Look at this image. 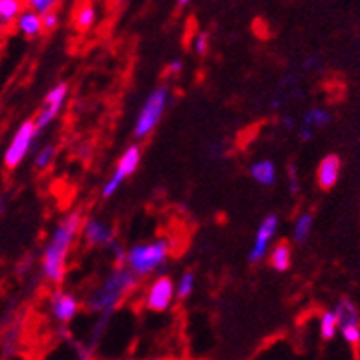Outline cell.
<instances>
[{"mask_svg":"<svg viewBox=\"0 0 360 360\" xmlns=\"http://www.w3.org/2000/svg\"><path fill=\"white\" fill-rule=\"evenodd\" d=\"M83 223H85V217L81 214V210H72L65 217H61V221L53 228L52 236L43 250V257H41V272L48 283L59 285L65 280L68 256L77 236L81 233Z\"/></svg>","mask_w":360,"mask_h":360,"instance_id":"1","label":"cell"},{"mask_svg":"<svg viewBox=\"0 0 360 360\" xmlns=\"http://www.w3.org/2000/svg\"><path fill=\"white\" fill-rule=\"evenodd\" d=\"M138 280L140 278L127 265L114 266L112 272L86 296V309L94 314H114L136 290Z\"/></svg>","mask_w":360,"mask_h":360,"instance_id":"2","label":"cell"},{"mask_svg":"<svg viewBox=\"0 0 360 360\" xmlns=\"http://www.w3.org/2000/svg\"><path fill=\"white\" fill-rule=\"evenodd\" d=\"M167 257H169V243L166 239H157V241L142 243V245H134L133 248H129L125 265L133 270L138 278H146L166 265Z\"/></svg>","mask_w":360,"mask_h":360,"instance_id":"3","label":"cell"},{"mask_svg":"<svg viewBox=\"0 0 360 360\" xmlns=\"http://www.w3.org/2000/svg\"><path fill=\"white\" fill-rule=\"evenodd\" d=\"M169 96L171 92L167 86H158L147 96L142 109L138 112L136 124H134V136L147 138L158 127L160 120L164 118L167 105H169Z\"/></svg>","mask_w":360,"mask_h":360,"instance_id":"4","label":"cell"},{"mask_svg":"<svg viewBox=\"0 0 360 360\" xmlns=\"http://www.w3.org/2000/svg\"><path fill=\"white\" fill-rule=\"evenodd\" d=\"M39 136V129L35 125V120H26L17 127V131L11 136L10 143L6 147L4 153V166L8 169H15L24 162V158L28 157L32 147H34L35 140Z\"/></svg>","mask_w":360,"mask_h":360,"instance_id":"5","label":"cell"},{"mask_svg":"<svg viewBox=\"0 0 360 360\" xmlns=\"http://www.w3.org/2000/svg\"><path fill=\"white\" fill-rule=\"evenodd\" d=\"M176 298V285L169 276H158L147 287L143 305L151 313H166Z\"/></svg>","mask_w":360,"mask_h":360,"instance_id":"6","label":"cell"},{"mask_svg":"<svg viewBox=\"0 0 360 360\" xmlns=\"http://www.w3.org/2000/svg\"><path fill=\"white\" fill-rule=\"evenodd\" d=\"M68 98V83L61 81L53 85L52 89L48 90V94L44 96L43 103L39 107L37 114H35V125H37L39 133H43L44 129H48L50 125L56 122V118L61 114L63 107H65V101Z\"/></svg>","mask_w":360,"mask_h":360,"instance_id":"7","label":"cell"},{"mask_svg":"<svg viewBox=\"0 0 360 360\" xmlns=\"http://www.w3.org/2000/svg\"><path fill=\"white\" fill-rule=\"evenodd\" d=\"M140 160H142V149H140V146H129L124 151V155L120 157L112 176L105 182L103 190H101V197H105V199L112 197L120 190V186L124 184V180L129 179L138 169Z\"/></svg>","mask_w":360,"mask_h":360,"instance_id":"8","label":"cell"},{"mask_svg":"<svg viewBox=\"0 0 360 360\" xmlns=\"http://www.w3.org/2000/svg\"><path fill=\"white\" fill-rule=\"evenodd\" d=\"M48 309H50V314H52V318L59 326H68L79 314L81 304L74 294L57 287V289L50 292Z\"/></svg>","mask_w":360,"mask_h":360,"instance_id":"9","label":"cell"},{"mask_svg":"<svg viewBox=\"0 0 360 360\" xmlns=\"http://www.w3.org/2000/svg\"><path fill=\"white\" fill-rule=\"evenodd\" d=\"M278 226H280V219L274 214L266 215L261 221L256 237H254V243H252L250 252H248V263L256 265V263H259V261H263L269 256L270 243L274 241L276 233H278Z\"/></svg>","mask_w":360,"mask_h":360,"instance_id":"10","label":"cell"},{"mask_svg":"<svg viewBox=\"0 0 360 360\" xmlns=\"http://www.w3.org/2000/svg\"><path fill=\"white\" fill-rule=\"evenodd\" d=\"M81 236L90 247H107L116 239L114 230L109 223H105L98 217H86L83 228H81Z\"/></svg>","mask_w":360,"mask_h":360,"instance_id":"11","label":"cell"},{"mask_svg":"<svg viewBox=\"0 0 360 360\" xmlns=\"http://www.w3.org/2000/svg\"><path fill=\"white\" fill-rule=\"evenodd\" d=\"M331 112L322 107H313V109L305 110L304 118H302V125H300V138L304 142H309L314 136L318 129L326 127L331 124Z\"/></svg>","mask_w":360,"mask_h":360,"instance_id":"12","label":"cell"},{"mask_svg":"<svg viewBox=\"0 0 360 360\" xmlns=\"http://www.w3.org/2000/svg\"><path fill=\"white\" fill-rule=\"evenodd\" d=\"M342 162L337 155H327L320 160L316 169V182L322 190H331L335 188L340 179Z\"/></svg>","mask_w":360,"mask_h":360,"instance_id":"13","label":"cell"},{"mask_svg":"<svg viewBox=\"0 0 360 360\" xmlns=\"http://www.w3.org/2000/svg\"><path fill=\"white\" fill-rule=\"evenodd\" d=\"M15 30L19 32L20 35L28 39H37L44 34L43 26V15L37 13L34 10H28L24 8L22 13L19 15V19L15 22Z\"/></svg>","mask_w":360,"mask_h":360,"instance_id":"14","label":"cell"},{"mask_svg":"<svg viewBox=\"0 0 360 360\" xmlns=\"http://www.w3.org/2000/svg\"><path fill=\"white\" fill-rule=\"evenodd\" d=\"M24 0H0V35L10 34L22 13Z\"/></svg>","mask_w":360,"mask_h":360,"instance_id":"15","label":"cell"},{"mask_svg":"<svg viewBox=\"0 0 360 360\" xmlns=\"http://www.w3.org/2000/svg\"><path fill=\"white\" fill-rule=\"evenodd\" d=\"M250 176L252 180H256L257 184L263 188H270L276 184L278 180V169L272 160H257L250 166Z\"/></svg>","mask_w":360,"mask_h":360,"instance_id":"16","label":"cell"},{"mask_svg":"<svg viewBox=\"0 0 360 360\" xmlns=\"http://www.w3.org/2000/svg\"><path fill=\"white\" fill-rule=\"evenodd\" d=\"M270 266L276 270V272H285L289 270L290 261H292V248L287 241L276 243L274 248L270 250Z\"/></svg>","mask_w":360,"mask_h":360,"instance_id":"17","label":"cell"},{"mask_svg":"<svg viewBox=\"0 0 360 360\" xmlns=\"http://www.w3.org/2000/svg\"><path fill=\"white\" fill-rule=\"evenodd\" d=\"M335 313H337L338 323H340V329H342V327L356 326V323H360L359 309H356V305L353 304L349 298L338 300V304L335 305Z\"/></svg>","mask_w":360,"mask_h":360,"instance_id":"18","label":"cell"},{"mask_svg":"<svg viewBox=\"0 0 360 360\" xmlns=\"http://www.w3.org/2000/svg\"><path fill=\"white\" fill-rule=\"evenodd\" d=\"M318 331H320V337L323 340H333L340 333V323H338L337 313L335 309H329V311H323L320 314V320H318Z\"/></svg>","mask_w":360,"mask_h":360,"instance_id":"19","label":"cell"},{"mask_svg":"<svg viewBox=\"0 0 360 360\" xmlns=\"http://www.w3.org/2000/svg\"><path fill=\"white\" fill-rule=\"evenodd\" d=\"M96 20H98V11H96V6L90 2L81 4L74 15V24L79 32H89L94 28Z\"/></svg>","mask_w":360,"mask_h":360,"instance_id":"20","label":"cell"},{"mask_svg":"<svg viewBox=\"0 0 360 360\" xmlns=\"http://www.w3.org/2000/svg\"><path fill=\"white\" fill-rule=\"evenodd\" d=\"M314 224V215L313 212H302V214L296 217L292 226V239L296 243H305L313 232Z\"/></svg>","mask_w":360,"mask_h":360,"instance_id":"21","label":"cell"},{"mask_svg":"<svg viewBox=\"0 0 360 360\" xmlns=\"http://www.w3.org/2000/svg\"><path fill=\"white\" fill-rule=\"evenodd\" d=\"M57 149L53 143H44L43 147H39L37 153L34 157V166L37 171H44L52 166L53 160H56Z\"/></svg>","mask_w":360,"mask_h":360,"instance_id":"22","label":"cell"},{"mask_svg":"<svg viewBox=\"0 0 360 360\" xmlns=\"http://www.w3.org/2000/svg\"><path fill=\"white\" fill-rule=\"evenodd\" d=\"M176 300L190 298L195 289V274L193 270H186L176 281Z\"/></svg>","mask_w":360,"mask_h":360,"instance_id":"23","label":"cell"},{"mask_svg":"<svg viewBox=\"0 0 360 360\" xmlns=\"http://www.w3.org/2000/svg\"><path fill=\"white\" fill-rule=\"evenodd\" d=\"M61 0H24V6L28 8V10H34L37 13L44 15L48 11L57 10V6H59Z\"/></svg>","mask_w":360,"mask_h":360,"instance_id":"24","label":"cell"},{"mask_svg":"<svg viewBox=\"0 0 360 360\" xmlns=\"http://www.w3.org/2000/svg\"><path fill=\"white\" fill-rule=\"evenodd\" d=\"M340 335L349 346H360V323H356V326L342 327Z\"/></svg>","mask_w":360,"mask_h":360,"instance_id":"25","label":"cell"},{"mask_svg":"<svg viewBox=\"0 0 360 360\" xmlns=\"http://www.w3.org/2000/svg\"><path fill=\"white\" fill-rule=\"evenodd\" d=\"M109 250L112 252V257H114V263H116V266L125 265V259H127V250H125L122 243H118L116 239H114V241L109 245Z\"/></svg>","mask_w":360,"mask_h":360,"instance_id":"26","label":"cell"},{"mask_svg":"<svg viewBox=\"0 0 360 360\" xmlns=\"http://www.w3.org/2000/svg\"><path fill=\"white\" fill-rule=\"evenodd\" d=\"M193 50L195 53H199V56H204V53L210 50V35L206 32H199V34H195L193 37Z\"/></svg>","mask_w":360,"mask_h":360,"instance_id":"27","label":"cell"},{"mask_svg":"<svg viewBox=\"0 0 360 360\" xmlns=\"http://www.w3.org/2000/svg\"><path fill=\"white\" fill-rule=\"evenodd\" d=\"M43 26L44 32H53L59 26V13H57V10L48 11V13L43 15Z\"/></svg>","mask_w":360,"mask_h":360,"instance_id":"28","label":"cell"},{"mask_svg":"<svg viewBox=\"0 0 360 360\" xmlns=\"http://www.w3.org/2000/svg\"><path fill=\"white\" fill-rule=\"evenodd\" d=\"M289 190L292 195H296L300 191V176L294 166L289 167Z\"/></svg>","mask_w":360,"mask_h":360,"instance_id":"29","label":"cell"},{"mask_svg":"<svg viewBox=\"0 0 360 360\" xmlns=\"http://www.w3.org/2000/svg\"><path fill=\"white\" fill-rule=\"evenodd\" d=\"M320 67V59H318V57H314V56H311V57H307V59H305V65H304V68L307 72H313V70H316V68Z\"/></svg>","mask_w":360,"mask_h":360,"instance_id":"30","label":"cell"},{"mask_svg":"<svg viewBox=\"0 0 360 360\" xmlns=\"http://www.w3.org/2000/svg\"><path fill=\"white\" fill-rule=\"evenodd\" d=\"M223 155H224V146H221V143H212V147H210V157L221 158Z\"/></svg>","mask_w":360,"mask_h":360,"instance_id":"31","label":"cell"},{"mask_svg":"<svg viewBox=\"0 0 360 360\" xmlns=\"http://www.w3.org/2000/svg\"><path fill=\"white\" fill-rule=\"evenodd\" d=\"M182 63L180 61H171L169 63V67H167V72H169L171 76H179L180 72H182Z\"/></svg>","mask_w":360,"mask_h":360,"instance_id":"32","label":"cell"},{"mask_svg":"<svg viewBox=\"0 0 360 360\" xmlns=\"http://www.w3.org/2000/svg\"><path fill=\"white\" fill-rule=\"evenodd\" d=\"M283 127H287L290 131V129H294V120L292 116H285L283 118Z\"/></svg>","mask_w":360,"mask_h":360,"instance_id":"33","label":"cell"},{"mask_svg":"<svg viewBox=\"0 0 360 360\" xmlns=\"http://www.w3.org/2000/svg\"><path fill=\"white\" fill-rule=\"evenodd\" d=\"M191 0H179V6L180 8H186V6H190Z\"/></svg>","mask_w":360,"mask_h":360,"instance_id":"34","label":"cell"},{"mask_svg":"<svg viewBox=\"0 0 360 360\" xmlns=\"http://www.w3.org/2000/svg\"><path fill=\"white\" fill-rule=\"evenodd\" d=\"M0 210H2V199H0Z\"/></svg>","mask_w":360,"mask_h":360,"instance_id":"35","label":"cell"}]
</instances>
